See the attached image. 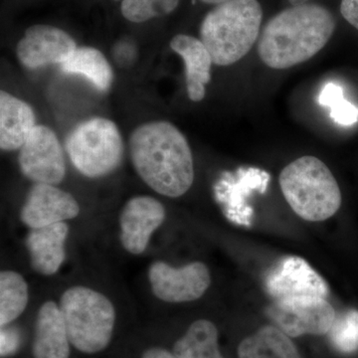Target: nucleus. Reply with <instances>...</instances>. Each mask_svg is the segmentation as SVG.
I'll use <instances>...</instances> for the list:
<instances>
[{"mask_svg":"<svg viewBox=\"0 0 358 358\" xmlns=\"http://www.w3.org/2000/svg\"><path fill=\"white\" fill-rule=\"evenodd\" d=\"M129 150L136 173L155 192L176 199L192 187V150L171 122H150L138 126L129 138Z\"/></svg>","mask_w":358,"mask_h":358,"instance_id":"obj_1","label":"nucleus"},{"mask_svg":"<svg viewBox=\"0 0 358 358\" xmlns=\"http://www.w3.org/2000/svg\"><path fill=\"white\" fill-rule=\"evenodd\" d=\"M336 30L333 13L319 4L285 9L268 21L258 39L259 57L268 67L285 70L307 62Z\"/></svg>","mask_w":358,"mask_h":358,"instance_id":"obj_2","label":"nucleus"},{"mask_svg":"<svg viewBox=\"0 0 358 358\" xmlns=\"http://www.w3.org/2000/svg\"><path fill=\"white\" fill-rule=\"evenodd\" d=\"M263 10L257 0H227L209 11L200 26V40L214 64L241 60L260 36Z\"/></svg>","mask_w":358,"mask_h":358,"instance_id":"obj_3","label":"nucleus"},{"mask_svg":"<svg viewBox=\"0 0 358 358\" xmlns=\"http://www.w3.org/2000/svg\"><path fill=\"white\" fill-rule=\"evenodd\" d=\"M279 182L289 206L305 220H327L341 207L338 181L317 157H303L294 160L282 169Z\"/></svg>","mask_w":358,"mask_h":358,"instance_id":"obj_4","label":"nucleus"},{"mask_svg":"<svg viewBox=\"0 0 358 358\" xmlns=\"http://www.w3.org/2000/svg\"><path fill=\"white\" fill-rule=\"evenodd\" d=\"M60 310L71 345L79 352L93 355L110 345L115 312L107 296L87 287H73L61 296Z\"/></svg>","mask_w":358,"mask_h":358,"instance_id":"obj_5","label":"nucleus"},{"mask_svg":"<svg viewBox=\"0 0 358 358\" xmlns=\"http://www.w3.org/2000/svg\"><path fill=\"white\" fill-rule=\"evenodd\" d=\"M66 150L80 173L98 178L112 173L120 166L124 143L114 122L94 117L71 131L66 140Z\"/></svg>","mask_w":358,"mask_h":358,"instance_id":"obj_6","label":"nucleus"},{"mask_svg":"<svg viewBox=\"0 0 358 358\" xmlns=\"http://www.w3.org/2000/svg\"><path fill=\"white\" fill-rule=\"evenodd\" d=\"M267 315L278 329L291 338L303 334H326L336 317L333 306L322 298L275 301L268 308Z\"/></svg>","mask_w":358,"mask_h":358,"instance_id":"obj_7","label":"nucleus"},{"mask_svg":"<svg viewBox=\"0 0 358 358\" xmlns=\"http://www.w3.org/2000/svg\"><path fill=\"white\" fill-rule=\"evenodd\" d=\"M21 173L36 183L57 185L66 176L64 152L56 134L48 127L33 129L18 157Z\"/></svg>","mask_w":358,"mask_h":358,"instance_id":"obj_8","label":"nucleus"},{"mask_svg":"<svg viewBox=\"0 0 358 358\" xmlns=\"http://www.w3.org/2000/svg\"><path fill=\"white\" fill-rule=\"evenodd\" d=\"M152 293L167 303H186L199 300L211 284L208 268L194 262L174 268L164 262H155L148 270Z\"/></svg>","mask_w":358,"mask_h":358,"instance_id":"obj_9","label":"nucleus"},{"mask_svg":"<svg viewBox=\"0 0 358 358\" xmlns=\"http://www.w3.org/2000/svg\"><path fill=\"white\" fill-rule=\"evenodd\" d=\"M78 48L75 40L55 26L33 25L18 42L17 57L29 69L63 64Z\"/></svg>","mask_w":358,"mask_h":358,"instance_id":"obj_10","label":"nucleus"},{"mask_svg":"<svg viewBox=\"0 0 358 358\" xmlns=\"http://www.w3.org/2000/svg\"><path fill=\"white\" fill-rule=\"evenodd\" d=\"M266 289L275 301L293 298H322L329 294V286L324 278L303 259L285 258L268 273Z\"/></svg>","mask_w":358,"mask_h":358,"instance_id":"obj_11","label":"nucleus"},{"mask_svg":"<svg viewBox=\"0 0 358 358\" xmlns=\"http://www.w3.org/2000/svg\"><path fill=\"white\" fill-rule=\"evenodd\" d=\"M80 206L70 193L47 183H35L28 193L20 219L31 229L77 217Z\"/></svg>","mask_w":358,"mask_h":358,"instance_id":"obj_12","label":"nucleus"},{"mask_svg":"<svg viewBox=\"0 0 358 358\" xmlns=\"http://www.w3.org/2000/svg\"><path fill=\"white\" fill-rule=\"evenodd\" d=\"M166 209L152 196H136L122 208L120 225L124 248L134 255L147 249L152 233L164 223Z\"/></svg>","mask_w":358,"mask_h":358,"instance_id":"obj_13","label":"nucleus"},{"mask_svg":"<svg viewBox=\"0 0 358 358\" xmlns=\"http://www.w3.org/2000/svg\"><path fill=\"white\" fill-rule=\"evenodd\" d=\"M68 233L69 227L65 222L51 224L30 231L26 238V247L35 272L45 275L58 272L65 261V242Z\"/></svg>","mask_w":358,"mask_h":358,"instance_id":"obj_14","label":"nucleus"},{"mask_svg":"<svg viewBox=\"0 0 358 358\" xmlns=\"http://www.w3.org/2000/svg\"><path fill=\"white\" fill-rule=\"evenodd\" d=\"M171 48L185 62L188 96L193 102H200L203 100L206 85L211 80L213 60L210 52L201 40L185 34L174 36L171 41Z\"/></svg>","mask_w":358,"mask_h":358,"instance_id":"obj_15","label":"nucleus"},{"mask_svg":"<svg viewBox=\"0 0 358 358\" xmlns=\"http://www.w3.org/2000/svg\"><path fill=\"white\" fill-rule=\"evenodd\" d=\"M70 339L62 313L55 301H46L35 320L34 358H69Z\"/></svg>","mask_w":358,"mask_h":358,"instance_id":"obj_16","label":"nucleus"},{"mask_svg":"<svg viewBox=\"0 0 358 358\" xmlns=\"http://www.w3.org/2000/svg\"><path fill=\"white\" fill-rule=\"evenodd\" d=\"M34 110L24 101L0 92V148L6 152L20 150L36 127Z\"/></svg>","mask_w":358,"mask_h":358,"instance_id":"obj_17","label":"nucleus"},{"mask_svg":"<svg viewBox=\"0 0 358 358\" xmlns=\"http://www.w3.org/2000/svg\"><path fill=\"white\" fill-rule=\"evenodd\" d=\"M239 358H301L289 336L277 327L266 326L245 338L238 348Z\"/></svg>","mask_w":358,"mask_h":358,"instance_id":"obj_18","label":"nucleus"},{"mask_svg":"<svg viewBox=\"0 0 358 358\" xmlns=\"http://www.w3.org/2000/svg\"><path fill=\"white\" fill-rule=\"evenodd\" d=\"M60 66L66 74L81 75L100 91L107 92L114 81V72L105 55L92 47L77 48Z\"/></svg>","mask_w":358,"mask_h":358,"instance_id":"obj_19","label":"nucleus"},{"mask_svg":"<svg viewBox=\"0 0 358 358\" xmlns=\"http://www.w3.org/2000/svg\"><path fill=\"white\" fill-rule=\"evenodd\" d=\"M178 358H224L218 348V331L213 322L199 320L173 346Z\"/></svg>","mask_w":358,"mask_h":358,"instance_id":"obj_20","label":"nucleus"},{"mask_svg":"<svg viewBox=\"0 0 358 358\" xmlns=\"http://www.w3.org/2000/svg\"><path fill=\"white\" fill-rule=\"evenodd\" d=\"M29 294L24 278L13 271L0 274V326L13 322L27 307Z\"/></svg>","mask_w":358,"mask_h":358,"instance_id":"obj_21","label":"nucleus"},{"mask_svg":"<svg viewBox=\"0 0 358 358\" xmlns=\"http://www.w3.org/2000/svg\"><path fill=\"white\" fill-rule=\"evenodd\" d=\"M179 2L180 0H122L121 11L127 20L143 23L173 13Z\"/></svg>","mask_w":358,"mask_h":358,"instance_id":"obj_22","label":"nucleus"},{"mask_svg":"<svg viewBox=\"0 0 358 358\" xmlns=\"http://www.w3.org/2000/svg\"><path fill=\"white\" fill-rule=\"evenodd\" d=\"M329 341L339 352L350 355L358 350V310L336 315L329 329Z\"/></svg>","mask_w":358,"mask_h":358,"instance_id":"obj_23","label":"nucleus"},{"mask_svg":"<svg viewBox=\"0 0 358 358\" xmlns=\"http://www.w3.org/2000/svg\"><path fill=\"white\" fill-rule=\"evenodd\" d=\"M320 103L331 109L334 121L343 126H352L358 120V110L343 96L341 87L334 83L326 85L320 96Z\"/></svg>","mask_w":358,"mask_h":358,"instance_id":"obj_24","label":"nucleus"},{"mask_svg":"<svg viewBox=\"0 0 358 358\" xmlns=\"http://www.w3.org/2000/svg\"><path fill=\"white\" fill-rule=\"evenodd\" d=\"M341 13L343 18L358 30V0H341Z\"/></svg>","mask_w":358,"mask_h":358,"instance_id":"obj_25","label":"nucleus"},{"mask_svg":"<svg viewBox=\"0 0 358 358\" xmlns=\"http://www.w3.org/2000/svg\"><path fill=\"white\" fill-rule=\"evenodd\" d=\"M18 345V338L13 331L2 329L1 331V357L10 355Z\"/></svg>","mask_w":358,"mask_h":358,"instance_id":"obj_26","label":"nucleus"},{"mask_svg":"<svg viewBox=\"0 0 358 358\" xmlns=\"http://www.w3.org/2000/svg\"><path fill=\"white\" fill-rule=\"evenodd\" d=\"M141 358H178L173 352L162 348H148L143 353Z\"/></svg>","mask_w":358,"mask_h":358,"instance_id":"obj_27","label":"nucleus"},{"mask_svg":"<svg viewBox=\"0 0 358 358\" xmlns=\"http://www.w3.org/2000/svg\"><path fill=\"white\" fill-rule=\"evenodd\" d=\"M200 1L207 4H215V6H218V4L223 3V2L227 1V0H200Z\"/></svg>","mask_w":358,"mask_h":358,"instance_id":"obj_28","label":"nucleus"},{"mask_svg":"<svg viewBox=\"0 0 358 358\" xmlns=\"http://www.w3.org/2000/svg\"><path fill=\"white\" fill-rule=\"evenodd\" d=\"M308 0H289L292 6H301V4L308 3Z\"/></svg>","mask_w":358,"mask_h":358,"instance_id":"obj_29","label":"nucleus"},{"mask_svg":"<svg viewBox=\"0 0 358 358\" xmlns=\"http://www.w3.org/2000/svg\"><path fill=\"white\" fill-rule=\"evenodd\" d=\"M115 1H117V0H115Z\"/></svg>","mask_w":358,"mask_h":358,"instance_id":"obj_30","label":"nucleus"}]
</instances>
